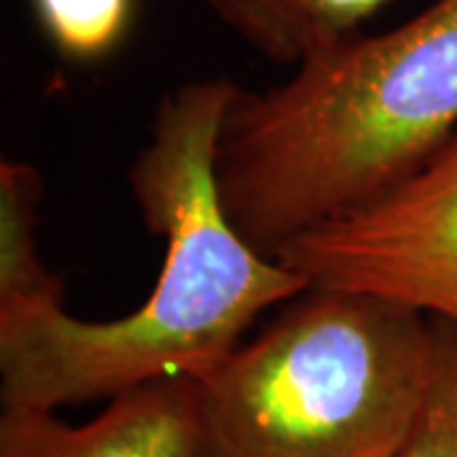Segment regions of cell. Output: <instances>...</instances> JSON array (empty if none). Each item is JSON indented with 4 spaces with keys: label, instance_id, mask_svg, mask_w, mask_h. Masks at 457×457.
I'll return each instance as SVG.
<instances>
[{
    "label": "cell",
    "instance_id": "1",
    "mask_svg": "<svg viewBox=\"0 0 457 457\" xmlns=\"http://www.w3.org/2000/svg\"><path fill=\"white\" fill-rule=\"evenodd\" d=\"M239 84L194 79L161 97L128 183L150 234L163 237L155 287L128 315L82 320L62 308L0 311L3 409L56 411L153 381H198L308 279L270 260L228 221L216 145Z\"/></svg>",
    "mask_w": 457,
    "mask_h": 457
},
{
    "label": "cell",
    "instance_id": "2",
    "mask_svg": "<svg viewBox=\"0 0 457 457\" xmlns=\"http://www.w3.org/2000/svg\"><path fill=\"white\" fill-rule=\"evenodd\" d=\"M457 130V0L384 33H353L228 104L216 183L228 221L278 260L293 239L361 212Z\"/></svg>",
    "mask_w": 457,
    "mask_h": 457
},
{
    "label": "cell",
    "instance_id": "3",
    "mask_svg": "<svg viewBox=\"0 0 457 457\" xmlns=\"http://www.w3.org/2000/svg\"><path fill=\"white\" fill-rule=\"evenodd\" d=\"M432 351L425 312L308 287L194 381L204 457H396Z\"/></svg>",
    "mask_w": 457,
    "mask_h": 457
},
{
    "label": "cell",
    "instance_id": "4",
    "mask_svg": "<svg viewBox=\"0 0 457 457\" xmlns=\"http://www.w3.org/2000/svg\"><path fill=\"white\" fill-rule=\"evenodd\" d=\"M311 287L402 303L457 326V130L404 183L278 254Z\"/></svg>",
    "mask_w": 457,
    "mask_h": 457
},
{
    "label": "cell",
    "instance_id": "5",
    "mask_svg": "<svg viewBox=\"0 0 457 457\" xmlns=\"http://www.w3.org/2000/svg\"><path fill=\"white\" fill-rule=\"evenodd\" d=\"M0 457H204L196 384L168 378L110 399L87 425L3 409Z\"/></svg>",
    "mask_w": 457,
    "mask_h": 457
},
{
    "label": "cell",
    "instance_id": "6",
    "mask_svg": "<svg viewBox=\"0 0 457 457\" xmlns=\"http://www.w3.org/2000/svg\"><path fill=\"white\" fill-rule=\"evenodd\" d=\"M213 16L267 62L297 66L361 31L392 0H204Z\"/></svg>",
    "mask_w": 457,
    "mask_h": 457
},
{
    "label": "cell",
    "instance_id": "7",
    "mask_svg": "<svg viewBox=\"0 0 457 457\" xmlns=\"http://www.w3.org/2000/svg\"><path fill=\"white\" fill-rule=\"evenodd\" d=\"M44 180L21 161L0 163V311L62 308L64 282L38 254V206Z\"/></svg>",
    "mask_w": 457,
    "mask_h": 457
},
{
    "label": "cell",
    "instance_id": "8",
    "mask_svg": "<svg viewBox=\"0 0 457 457\" xmlns=\"http://www.w3.org/2000/svg\"><path fill=\"white\" fill-rule=\"evenodd\" d=\"M31 11L62 59L95 64L130 36L137 0H31Z\"/></svg>",
    "mask_w": 457,
    "mask_h": 457
},
{
    "label": "cell",
    "instance_id": "9",
    "mask_svg": "<svg viewBox=\"0 0 457 457\" xmlns=\"http://www.w3.org/2000/svg\"><path fill=\"white\" fill-rule=\"evenodd\" d=\"M425 396L396 457H457V326L435 320Z\"/></svg>",
    "mask_w": 457,
    "mask_h": 457
}]
</instances>
